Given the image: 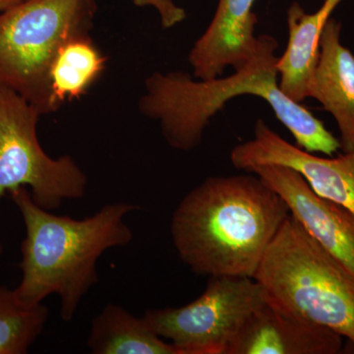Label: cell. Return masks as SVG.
<instances>
[{
  "mask_svg": "<svg viewBox=\"0 0 354 354\" xmlns=\"http://www.w3.org/2000/svg\"><path fill=\"white\" fill-rule=\"evenodd\" d=\"M278 48L274 37L261 35L257 50L243 67L232 75L212 80H194L181 71L156 72L147 78L140 111L158 121L171 148L189 152L200 145L209 121L228 102L241 95H255L271 106L297 146L333 157L342 149L339 140L309 109L279 88Z\"/></svg>",
  "mask_w": 354,
  "mask_h": 354,
  "instance_id": "6da1fadb",
  "label": "cell"
},
{
  "mask_svg": "<svg viewBox=\"0 0 354 354\" xmlns=\"http://www.w3.org/2000/svg\"><path fill=\"white\" fill-rule=\"evenodd\" d=\"M290 216L285 200L253 172L209 176L174 212L172 243L199 276L253 279Z\"/></svg>",
  "mask_w": 354,
  "mask_h": 354,
  "instance_id": "7a4b0ae2",
  "label": "cell"
},
{
  "mask_svg": "<svg viewBox=\"0 0 354 354\" xmlns=\"http://www.w3.org/2000/svg\"><path fill=\"white\" fill-rule=\"evenodd\" d=\"M10 194L26 227L21 246L22 279L16 295L28 305L41 304L50 295H57L60 318L70 322L82 298L99 281L100 257L109 249L132 241L133 232L124 218L139 207L114 203L75 220L41 208L26 187Z\"/></svg>",
  "mask_w": 354,
  "mask_h": 354,
  "instance_id": "3957f363",
  "label": "cell"
},
{
  "mask_svg": "<svg viewBox=\"0 0 354 354\" xmlns=\"http://www.w3.org/2000/svg\"><path fill=\"white\" fill-rule=\"evenodd\" d=\"M253 279L266 301L333 330L354 348V274L292 216L268 247Z\"/></svg>",
  "mask_w": 354,
  "mask_h": 354,
  "instance_id": "277c9868",
  "label": "cell"
},
{
  "mask_svg": "<svg viewBox=\"0 0 354 354\" xmlns=\"http://www.w3.org/2000/svg\"><path fill=\"white\" fill-rule=\"evenodd\" d=\"M91 18L88 0H25L0 12V86L41 115L55 113L51 66L67 41L88 34Z\"/></svg>",
  "mask_w": 354,
  "mask_h": 354,
  "instance_id": "5b68a950",
  "label": "cell"
},
{
  "mask_svg": "<svg viewBox=\"0 0 354 354\" xmlns=\"http://www.w3.org/2000/svg\"><path fill=\"white\" fill-rule=\"evenodd\" d=\"M39 116L22 95L0 86V198L29 186L34 202L53 211L85 196L88 177L70 156L44 152L37 135Z\"/></svg>",
  "mask_w": 354,
  "mask_h": 354,
  "instance_id": "8992f818",
  "label": "cell"
},
{
  "mask_svg": "<svg viewBox=\"0 0 354 354\" xmlns=\"http://www.w3.org/2000/svg\"><path fill=\"white\" fill-rule=\"evenodd\" d=\"M264 302L255 279L213 277L194 301L149 309L143 317L179 354H227L247 319Z\"/></svg>",
  "mask_w": 354,
  "mask_h": 354,
  "instance_id": "52a82bcc",
  "label": "cell"
},
{
  "mask_svg": "<svg viewBox=\"0 0 354 354\" xmlns=\"http://www.w3.org/2000/svg\"><path fill=\"white\" fill-rule=\"evenodd\" d=\"M230 162L244 171L263 165L290 167L317 195L346 209L354 218V151L335 158L320 157L286 141L259 118L253 138L232 149Z\"/></svg>",
  "mask_w": 354,
  "mask_h": 354,
  "instance_id": "ba28073f",
  "label": "cell"
},
{
  "mask_svg": "<svg viewBox=\"0 0 354 354\" xmlns=\"http://www.w3.org/2000/svg\"><path fill=\"white\" fill-rule=\"evenodd\" d=\"M285 200L290 215L317 243L354 274V218L346 209L317 195L290 167L263 165L250 171Z\"/></svg>",
  "mask_w": 354,
  "mask_h": 354,
  "instance_id": "9c48e42d",
  "label": "cell"
},
{
  "mask_svg": "<svg viewBox=\"0 0 354 354\" xmlns=\"http://www.w3.org/2000/svg\"><path fill=\"white\" fill-rule=\"evenodd\" d=\"M255 2L218 0L213 19L188 55L195 78H218L227 67L241 68L253 57L259 38L255 36L258 22L253 11Z\"/></svg>",
  "mask_w": 354,
  "mask_h": 354,
  "instance_id": "30bf717a",
  "label": "cell"
},
{
  "mask_svg": "<svg viewBox=\"0 0 354 354\" xmlns=\"http://www.w3.org/2000/svg\"><path fill=\"white\" fill-rule=\"evenodd\" d=\"M342 339L265 300L247 319L227 354H337Z\"/></svg>",
  "mask_w": 354,
  "mask_h": 354,
  "instance_id": "8fae6325",
  "label": "cell"
},
{
  "mask_svg": "<svg viewBox=\"0 0 354 354\" xmlns=\"http://www.w3.org/2000/svg\"><path fill=\"white\" fill-rule=\"evenodd\" d=\"M342 23L330 18L324 28L308 97L334 118L341 150L354 151V55L342 43Z\"/></svg>",
  "mask_w": 354,
  "mask_h": 354,
  "instance_id": "7c38bea8",
  "label": "cell"
},
{
  "mask_svg": "<svg viewBox=\"0 0 354 354\" xmlns=\"http://www.w3.org/2000/svg\"><path fill=\"white\" fill-rule=\"evenodd\" d=\"M344 0H324L314 13H307L298 2L288 9V44L279 57V88L295 102L308 97V86L318 59L324 28Z\"/></svg>",
  "mask_w": 354,
  "mask_h": 354,
  "instance_id": "4fadbf2b",
  "label": "cell"
},
{
  "mask_svg": "<svg viewBox=\"0 0 354 354\" xmlns=\"http://www.w3.org/2000/svg\"><path fill=\"white\" fill-rule=\"evenodd\" d=\"M95 354H179L171 342L156 334L144 317L108 304L91 326L87 341Z\"/></svg>",
  "mask_w": 354,
  "mask_h": 354,
  "instance_id": "5bb4252c",
  "label": "cell"
},
{
  "mask_svg": "<svg viewBox=\"0 0 354 354\" xmlns=\"http://www.w3.org/2000/svg\"><path fill=\"white\" fill-rule=\"evenodd\" d=\"M106 58L88 34L70 39L58 51L50 70L51 104L55 111L64 102L85 95L104 71Z\"/></svg>",
  "mask_w": 354,
  "mask_h": 354,
  "instance_id": "9a60e30c",
  "label": "cell"
},
{
  "mask_svg": "<svg viewBox=\"0 0 354 354\" xmlns=\"http://www.w3.org/2000/svg\"><path fill=\"white\" fill-rule=\"evenodd\" d=\"M43 304L21 301L15 290L0 286V354H24L38 339L48 321Z\"/></svg>",
  "mask_w": 354,
  "mask_h": 354,
  "instance_id": "2e32d148",
  "label": "cell"
},
{
  "mask_svg": "<svg viewBox=\"0 0 354 354\" xmlns=\"http://www.w3.org/2000/svg\"><path fill=\"white\" fill-rule=\"evenodd\" d=\"M135 6L152 7L160 16L165 29H171L186 19L185 10L177 6L174 0H133Z\"/></svg>",
  "mask_w": 354,
  "mask_h": 354,
  "instance_id": "e0dca14e",
  "label": "cell"
},
{
  "mask_svg": "<svg viewBox=\"0 0 354 354\" xmlns=\"http://www.w3.org/2000/svg\"><path fill=\"white\" fill-rule=\"evenodd\" d=\"M23 1H25V0H0V12L17 6Z\"/></svg>",
  "mask_w": 354,
  "mask_h": 354,
  "instance_id": "ac0fdd59",
  "label": "cell"
},
{
  "mask_svg": "<svg viewBox=\"0 0 354 354\" xmlns=\"http://www.w3.org/2000/svg\"><path fill=\"white\" fill-rule=\"evenodd\" d=\"M2 253V245L1 243H0V254Z\"/></svg>",
  "mask_w": 354,
  "mask_h": 354,
  "instance_id": "d6986e66",
  "label": "cell"
}]
</instances>
